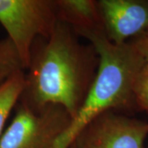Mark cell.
I'll use <instances>...</instances> for the list:
<instances>
[{"instance_id":"obj_7","label":"cell","mask_w":148,"mask_h":148,"mask_svg":"<svg viewBox=\"0 0 148 148\" xmlns=\"http://www.w3.org/2000/svg\"><path fill=\"white\" fill-rule=\"evenodd\" d=\"M58 20L80 36L86 32L104 31L98 1L54 0Z\"/></svg>"},{"instance_id":"obj_3","label":"cell","mask_w":148,"mask_h":148,"mask_svg":"<svg viewBox=\"0 0 148 148\" xmlns=\"http://www.w3.org/2000/svg\"><path fill=\"white\" fill-rule=\"evenodd\" d=\"M54 0H0V24L27 69L35 41L47 39L58 23Z\"/></svg>"},{"instance_id":"obj_2","label":"cell","mask_w":148,"mask_h":148,"mask_svg":"<svg viewBox=\"0 0 148 148\" xmlns=\"http://www.w3.org/2000/svg\"><path fill=\"white\" fill-rule=\"evenodd\" d=\"M80 36L95 49L99 57L98 69L81 109L53 148H69L78 132L102 114L135 106L134 82L145 63L131 43L111 42L104 31L86 32Z\"/></svg>"},{"instance_id":"obj_11","label":"cell","mask_w":148,"mask_h":148,"mask_svg":"<svg viewBox=\"0 0 148 148\" xmlns=\"http://www.w3.org/2000/svg\"><path fill=\"white\" fill-rule=\"evenodd\" d=\"M129 42L142 57L144 63L148 64V32L133 39Z\"/></svg>"},{"instance_id":"obj_9","label":"cell","mask_w":148,"mask_h":148,"mask_svg":"<svg viewBox=\"0 0 148 148\" xmlns=\"http://www.w3.org/2000/svg\"><path fill=\"white\" fill-rule=\"evenodd\" d=\"M20 71L25 69L15 46L8 37L0 40V86Z\"/></svg>"},{"instance_id":"obj_10","label":"cell","mask_w":148,"mask_h":148,"mask_svg":"<svg viewBox=\"0 0 148 148\" xmlns=\"http://www.w3.org/2000/svg\"><path fill=\"white\" fill-rule=\"evenodd\" d=\"M133 95L135 106L148 113V64L143 65L135 78Z\"/></svg>"},{"instance_id":"obj_5","label":"cell","mask_w":148,"mask_h":148,"mask_svg":"<svg viewBox=\"0 0 148 148\" xmlns=\"http://www.w3.org/2000/svg\"><path fill=\"white\" fill-rule=\"evenodd\" d=\"M147 137L148 121L109 111L86 125L69 148H144Z\"/></svg>"},{"instance_id":"obj_1","label":"cell","mask_w":148,"mask_h":148,"mask_svg":"<svg viewBox=\"0 0 148 148\" xmlns=\"http://www.w3.org/2000/svg\"><path fill=\"white\" fill-rule=\"evenodd\" d=\"M71 27L58 21L49 38H38L32 47L20 101L33 109L62 106L72 119L82 106L95 79L98 54L83 45Z\"/></svg>"},{"instance_id":"obj_6","label":"cell","mask_w":148,"mask_h":148,"mask_svg":"<svg viewBox=\"0 0 148 148\" xmlns=\"http://www.w3.org/2000/svg\"><path fill=\"white\" fill-rule=\"evenodd\" d=\"M104 32L116 45L148 32V0H99Z\"/></svg>"},{"instance_id":"obj_4","label":"cell","mask_w":148,"mask_h":148,"mask_svg":"<svg viewBox=\"0 0 148 148\" xmlns=\"http://www.w3.org/2000/svg\"><path fill=\"white\" fill-rule=\"evenodd\" d=\"M71 121L62 106L33 109L19 101L14 116L0 138V148H53Z\"/></svg>"},{"instance_id":"obj_8","label":"cell","mask_w":148,"mask_h":148,"mask_svg":"<svg viewBox=\"0 0 148 148\" xmlns=\"http://www.w3.org/2000/svg\"><path fill=\"white\" fill-rule=\"evenodd\" d=\"M25 87V71H20L0 86V138L12 110L20 101Z\"/></svg>"}]
</instances>
